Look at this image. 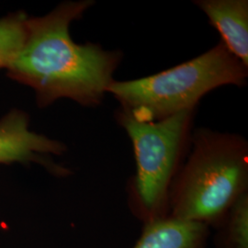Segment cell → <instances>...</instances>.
Returning <instances> with one entry per match:
<instances>
[{"label": "cell", "instance_id": "cell-1", "mask_svg": "<svg viewBox=\"0 0 248 248\" xmlns=\"http://www.w3.org/2000/svg\"><path fill=\"white\" fill-rule=\"evenodd\" d=\"M92 0L66 1L45 16L28 18L24 45L8 76L35 91L40 108L60 98H69L84 107L101 103L123 53L105 50L97 44L78 45L69 28L94 5Z\"/></svg>", "mask_w": 248, "mask_h": 248}, {"label": "cell", "instance_id": "cell-2", "mask_svg": "<svg viewBox=\"0 0 248 248\" xmlns=\"http://www.w3.org/2000/svg\"><path fill=\"white\" fill-rule=\"evenodd\" d=\"M170 186L169 215L214 227L248 192V142L243 136L199 128Z\"/></svg>", "mask_w": 248, "mask_h": 248}, {"label": "cell", "instance_id": "cell-3", "mask_svg": "<svg viewBox=\"0 0 248 248\" xmlns=\"http://www.w3.org/2000/svg\"><path fill=\"white\" fill-rule=\"evenodd\" d=\"M248 67L220 42L211 50L155 75L128 81L114 80L108 87L121 110L140 122H158L194 109L213 89L247 84Z\"/></svg>", "mask_w": 248, "mask_h": 248}, {"label": "cell", "instance_id": "cell-4", "mask_svg": "<svg viewBox=\"0 0 248 248\" xmlns=\"http://www.w3.org/2000/svg\"><path fill=\"white\" fill-rule=\"evenodd\" d=\"M194 109L158 122H140L117 112L133 143L135 173L129 182V206L142 223L169 215L170 186L186 147Z\"/></svg>", "mask_w": 248, "mask_h": 248}, {"label": "cell", "instance_id": "cell-5", "mask_svg": "<svg viewBox=\"0 0 248 248\" xmlns=\"http://www.w3.org/2000/svg\"><path fill=\"white\" fill-rule=\"evenodd\" d=\"M30 119L22 110L14 108L0 120V165L38 163L55 176L70 174L68 169L49 159L66 151L62 142L30 131Z\"/></svg>", "mask_w": 248, "mask_h": 248}, {"label": "cell", "instance_id": "cell-6", "mask_svg": "<svg viewBox=\"0 0 248 248\" xmlns=\"http://www.w3.org/2000/svg\"><path fill=\"white\" fill-rule=\"evenodd\" d=\"M194 4L222 36V43L248 67V0H197Z\"/></svg>", "mask_w": 248, "mask_h": 248}, {"label": "cell", "instance_id": "cell-7", "mask_svg": "<svg viewBox=\"0 0 248 248\" xmlns=\"http://www.w3.org/2000/svg\"><path fill=\"white\" fill-rule=\"evenodd\" d=\"M210 227L201 222L166 216L143 223L132 248H206Z\"/></svg>", "mask_w": 248, "mask_h": 248}, {"label": "cell", "instance_id": "cell-8", "mask_svg": "<svg viewBox=\"0 0 248 248\" xmlns=\"http://www.w3.org/2000/svg\"><path fill=\"white\" fill-rule=\"evenodd\" d=\"M213 228L215 248H248V192L240 197Z\"/></svg>", "mask_w": 248, "mask_h": 248}, {"label": "cell", "instance_id": "cell-9", "mask_svg": "<svg viewBox=\"0 0 248 248\" xmlns=\"http://www.w3.org/2000/svg\"><path fill=\"white\" fill-rule=\"evenodd\" d=\"M26 13L18 11L0 18V68H8L24 45Z\"/></svg>", "mask_w": 248, "mask_h": 248}]
</instances>
